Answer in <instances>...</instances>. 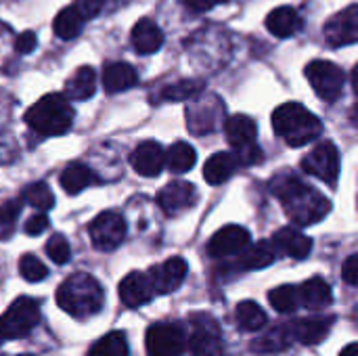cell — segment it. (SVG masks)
<instances>
[{"instance_id": "cell-10", "label": "cell", "mask_w": 358, "mask_h": 356, "mask_svg": "<svg viewBox=\"0 0 358 356\" xmlns=\"http://www.w3.org/2000/svg\"><path fill=\"white\" fill-rule=\"evenodd\" d=\"M90 239L92 245L101 252H111L120 248L126 239V220L117 212H101L90 222Z\"/></svg>"}, {"instance_id": "cell-34", "label": "cell", "mask_w": 358, "mask_h": 356, "mask_svg": "<svg viewBox=\"0 0 358 356\" xmlns=\"http://www.w3.org/2000/svg\"><path fill=\"white\" fill-rule=\"evenodd\" d=\"M203 90V80H178L162 90V99L168 101H191Z\"/></svg>"}, {"instance_id": "cell-31", "label": "cell", "mask_w": 358, "mask_h": 356, "mask_svg": "<svg viewBox=\"0 0 358 356\" xmlns=\"http://www.w3.org/2000/svg\"><path fill=\"white\" fill-rule=\"evenodd\" d=\"M237 323L245 332H260L266 325V313L252 300H245L237 306Z\"/></svg>"}, {"instance_id": "cell-30", "label": "cell", "mask_w": 358, "mask_h": 356, "mask_svg": "<svg viewBox=\"0 0 358 356\" xmlns=\"http://www.w3.org/2000/svg\"><path fill=\"white\" fill-rule=\"evenodd\" d=\"M195 162H197V153H195V149L189 145V143H174L172 147H170V151L166 153V164L170 166V170L172 172H176V174H185V172H189L193 166H195Z\"/></svg>"}, {"instance_id": "cell-44", "label": "cell", "mask_w": 358, "mask_h": 356, "mask_svg": "<svg viewBox=\"0 0 358 356\" xmlns=\"http://www.w3.org/2000/svg\"><path fill=\"white\" fill-rule=\"evenodd\" d=\"M340 356H358V348H357V344L352 342V344H348L344 350H342V355Z\"/></svg>"}, {"instance_id": "cell-3", "label": "cell", "mask_w": 358, "mask_h": 356, "mask_svg": "<svg viewBox=\"0 0 358 356\" xmlns=\"http://www.w3.org/2000/svg\"><path fill=\"white\" fill-rule=\"evenodd\" d=\"M273 128L289 147L308 145L323 132L319 118L300 103H283L277 107L273 111Z\"/></svg>"}, {"instance_id": "cell-43", "label": "cell", "mask_w": 358, "mask_h": 356, "mask_svg": "<svg viewBox=\"0 0 358 356\" xmlns=\"http://www.w3.org/2000/svg\"><path fill=\"white\" fill-rule=\"evenodd\" d=\"M182 2L193 13H206V10H210V8H214V6H218L222 2H229V0H182Z\"/></svg>"}, {"instance_id": "cell-33", "label": "cell", "mask_w": 358, "mask_h": 356, "mask_svg": "<svg viewBox=\"0 0 358 356\" xmlns=\"http://www.w3.org/2000/svg\"><path fill=\"white\" fill-rule=\"evenodd\" d=\"M268 302L275 311L287 315V313H296L300 306V298H298V287L296 285H281L277 290H273L268 294Z\"/></svg>"}, {"instance_id": "cell-20", "label": "cell", "mask_w": 358, "mask_h": 356, "mask_svg": "<svg viewBox=\"0 0 358 356\" xmlns=\"http://www.w3.org/2000/svg\"><path fill=\"white\" fill-rule=\"evenodd\" d=\"M164 44V31L162 27L151 19H141L132 29V46L141 55L157 52Z\"/></svg>"}, {"instance_id": "cell-6", "label": "cell", "mask_w": 358, "mask_h": 356, "mask_svg": "<svg viewBox=\"0 0 358 356\" xmlns=\"http://www.w3.org/2000/svg\"><path fill=\"white\" fill-rule=\"evenodd\" d=\"M40 321V306L31 298H17L6 313L0 317V338L2 340H19L27 336Z\"/></svg>"}, {"instance_id": "cell-5", "label": "cell", "mask_w": 358, "mask_h": 356, "mask_svg": "<svg viewBox=\"0 0 358 356\" xmlns=\"http://www.w3.org/2000/svg\"><path fill=\"white\" fill-rule=\"evenodd\" d=\"M224 132H227V138H229V145L237 151L235 157L239 164H256L260 162V147L256 145V124L252 118L248 115H241V113H235L227 120L224 124Z\"/></svg>"}, {"instance_id": "cell-40", "label": "cell", "mask_w": 358, "mask_h": 356, "mask_svg": "<svg viewBox=\"0 0 358 356\" xmlns=\"http://www.w3.org/2000/svg\"><path fill=\"white\" fill-rule=\"evenodd\" d=\"M46 229H48V216L44 212H38V214L29 216L27 222H25V233L27 235H40Z\"/></svg>"}, {"instance_id": "cell-21", "label": "cell", "mask_w": 358, "mask_h": 356, "mask_svg": "<svg viewBox=\"0 0 358 356\" xmlns=\"http://www.w3.org/2000/svg\"><path fill=\"white\" fill-rule=\"evenodd\" d=\"M334 325V319L331 317H315V319H300L292 325V334H294V340L306 344V346H315L319 342H323L329 334Z\"/></svg>"}, {"instance_id": "cell-18", "label": "cell", "mask_w": 358, "mask_h": 356, "mask_svg": "<svg viewBox=\"0 0 358 356\" xmlns=\"http://www.w3.org/2000/svg\"><path fill=\"white\" fill-rule=\"evenodd\" d=\"M273 245H275V250H281L283 254H287L296 260H304L313 252V239L292 227L279 229L273 237Z\"/></svg>"}, {"instance_id": "cell-4", "label": "cell", "mask_w": 358, "mask_h": 356, "mask_svg": "<svg viewBox=\"0 0 358 356\" xmlns=\"http://www.w3.org/2000/svg\"><path fill=\"white\" fill-rule=\"evenodd\" d=\"M25 124L40 136H59L73 126V109L65 94H46L25 111Z\"/></svg>"}, {"instance_id": "cell-32", "label": "cell", "mask_w": 358, "mask_h": 356, "mask_svg": "<svg viewBox=\"0 0 358 356\" xmlns=\"http://www.w3.org/2000/svg\"><path fill=\"white\" fill-rule=\"evenodd\" d=\"M88 356H128V338L122 332H111L90 348Z\"/></svg>"}, {"instance_id": "cell-41", "label": "cell", "mask_w": 358, "mask_h": 356, "mask_svg": "<svg viewBox=\"0 0 358 356\" xmlns=\"http://www.w3.org/2000/svg\"><path fill=\"white\" fill-rule=\"evenodd\" d=\"M36 44H38L36 34H34V31H23V34H19L17 40H15V50H17L19 55H29V52L36 48Z\"/></svg>"}, {"instance_id": "cell-16", "label": "cell", "mask_w": 358, "mask_h": 356, "mask_svg": "<svg viewBox=\"0 0 358 356\" xmlns=\"http://www.w3.org/2000/svg\"><path fill=\"white\" fill-rule=\"evenodd\" d=\"M153 296H155L153 283H151L149 275H145V273L134 271V273L126 275L120 283V300L128 308L145 306L153 300Z\"/></svg>"}, {"instance_id": "cell-13", "label": "cell", "mask_w": 358, "mask_h": 356, "mask_svg": "<svg viewBox=\"0 0 358 356\" xmlns=\"http://www.w3.org/2000/svg\"><path fill=\"white\" fill-rule=\"evenodd\" d=\"M252 243L250 231L239 225H229L214 233V237L208 243V252L214 258H224L233 254H241Z\"/></svg>"}, {"instance_id": "cell-39", "label": "cell", "mask_w": 358, "mask_h": 356, "mask_svg": "<svg viewBox=\"0 0 358 356\" xmlns=\"http://www.w3.org/2000/svg\"><path fill=\"white\" fill-rule=\"evenodd\" d=\"M103 6H105V0H76V4H73V8L80 13V17L84 21L96 17Z\"/></svg>"}, {"instance_id": "cell-23", "label": "cell", "mask_w": 358, "mask_h": 356, "mask_svg": "<svg viewBox=\"0 0 358 356\" xmlns=\"http://www.w3.org/2000/svg\"><path fill=\"white\" fill-rule=\"evenodd\" d=\"M136 71L132 65L128 63H109L103 71V86L109 94H117V92H124L128 88H132L136 84Z\"/></svg>"}, {"instance_id": "cell-14", "label": "cell", "mask_w": 358, "mask_h": 356, "mask_svg": "<svg viewBox=\"0 0 358 356\" xmlns=\"http://www.w3.org/2000/svg\"><path fill=\"white\" fill-rule=\"evenodd\" d=\"M187 273H189L187 260L176 256V258H168L159 266H153L149 273V279L153 283L155 294H170L182 285Z\"/></svg>"}, {"instance_id": "cell-27", "label": "cell", "mask_w": 358, "mask_h": 356, "mask_svg": "<svg viewBox=\"0 0 358 356\" xmlns=\"http://www.w3.org/2000/svg\"><path fill=\"white\" fill-rule=\"evenodd\" d=\"M277 258V250L273 245V241H260L256 245H248L241 252V260L239 264L248 271H258V269H266L275 262Z\"/></svg>"}, {"instance_id": "cell-12", "label": "cell", "mask_w": 358, "mask_h": 356, "mask_svg": "<svg viewBox=\"0 0 358 356\" xmlns=\"http://www.w3.org/2000/svg\"><path fill=\"white\" fill-rule=\"evenodd\" d=\"M323 34L327 38V42L331 46H346V44H355L358 38V6L350 4L348 8H344L342 13L334 15L325 27Z\"/></svg>"}, {"instance_id": "cell-45", "label": "cell", "mask_w": 358, "mask_h": 356, "mask_svg": "<svg viewBox=\"0 0 358 356\" xmlns=\"http://www.w3.org/2000/svg\"><path fill=\"white\" fill-rule=\"evenodd\" d=\"M19 356H34V355H19Z\"/></svg>"}, {"instance_id": "cell-19", "label": "cell", "mask_w": 358, "mask_h": 356, "mask_svg": "<svg viewBox=\"0 0 358 356\" xmlns=\"http://www.w3.org/2000/svg\"><path fill=\"white\" fill-rule=\"evenodd\" d=\"M266 29L271 34H275L277 38H292L302 29V17L292 6H279L268 13Z\"/></svg>"}, {"instance_id": "cell-37", "label": "cell", "mask_w": 358, "mask_h": 356, "mask_svg": "<svg viewBox=\"0 0 358 356\" xmlns=\"http://www.w3.org/2000/svg\"><path fill=\"white\" fill-rule=\"evenodd\" d=\"M19 273L25 281L29 283H38L42 279H46L48 269L44 266V262H40V258H36L34 254H25L19 260Z\"/></svg>"}, {"instance_id": "cell-29", "label": "cell", "mask_w": 358, "mask_h": 356, "mask_svg": "<svg viewBox=\"0 0 358 356\" xmlns=\"http://www.w3.org/2000/svg\"><path fill=\"white\" fill-rule=\"evenodd\" d=\"M84 27V19L80 17V13L73 6H65L63 10H59V15L52 21V29L59 38L63 40H71L76 38Z\"/></svg>"}, {"instance_id": "cell-2", "label": "cell", "mask_w": 358, "mask_h": 356, "mask_svg": "<svg viewBox=\"0 0 358 356\" xmlns=\"http://www.w3.org/2000/svg\"><path fill=\"white\" fill-rule=\"evenodd\" d=\"M105 294L101 283L86 273H76L67 277L57 290V304L61 311L76 319H86L103 308Z\"/></svg>"}, {"instance_id": "cell-25", "label": "cell", "mask_w": 358, "mask_h": 356, "mask_svg": "<svg viewBox=\"0 0 358 356\" xmlns=\"http://www.w3.org/2000/svg\"><path fill=\"white\" fill-rule=\"evenodd\" d=\"M96 90V73L92 67L82 65L67 82H65V97L71 101L90 99Z\"/></svg>"}, {"instance_id": "cell-17", "label": "cell", "mask_w": 358, "mask_h": 356, "mask_svg": "<svg viewBox=\"0 0 358 356\" xmlns=\"http://www.w3.org/2000/svg\"><path fill=\"white\" fill-rule=\"evenodd\" d=\"M130 162H132V168L136 170V174L147 176V178H153L166 166V151H164V147L159 143L145 141V143H141L134 149Z\"/></svg>"}, {"instance_id": "cell-38", "label": "cell", "mask_w": 358, "mask_h": 356, "mask_svg": "<svg viewBox=\"0 0 358 356\" xmlns=\"http://www.w3.org/2000/svg\"><path fill=\"white\" fill-rule=\"evenodd\" d=\"M46 254L52 262L57 264H67L69 258H71V250H69V243L63 235H52L46 243Z\"/></svg>"}, {"instance_id": "cell-1", "label": "cell", "mask_w": 358, "mask_h": 356, "mask_svg": "<svg viewBox=\"0 0 358 356\" xmlns=\"http://www.w3.org/2000/svg\"><path fill=\"white\" fill-rule=\"evenodd\" d=\"M271 191L283 204L285 214L300 227L317 225L331 212V201L296 176L283 174L275 178Z\"/></svg>"}, {"instance_id": "cell-8", "label": "cell", "mask_w": 358, "mask_h": 356, "mask_svg": "<svg viewBox=\"0 0 358 356\" xmlns=\"http://www.w3.org/2000/svg\"><path fill=\"white\" fill-rule=\"evenodd\" d=\"M191 323H193V336L187 342V348L191 350V355L224 356V342L220 336V327L212 317L197 313L193 315Z\"/></svg>"}, {"instance_id": "cell-11", "label": "cell", "mask_w": 358, "mask_h": 356, "mask_svg": "<svg viewBox=\"0 0 358 356\" xmlns=\"http://www.w3.org/2000/svg\"><path fill=\"white\" fill-rule=\"evenodd\" d=\"M302 170L321 178L327 185L338 183L340 174V153L331 141L319 143L304 159H302Z\"/></svg>"}, {"instance_id": "cell-7", "label": "cell", "mask_w": 358, "mask_h": 356, "mask_svg": "<svg viewBox=\"0 0 358 356\" xmlns=\"http://www.w3.org/2000/svg\"><path fill=\"white\" fill-rule=\"evenodd\" d=\"M308 82L313 84L315 92L327 101V103H336L342 92H344V84H346V73L340 65L331 63V61H310L304 69Z\"/></svg>"}, {"instance_id": "cell-46", "label": "cell", "mask_w": 358, "mask_h": 356, "mask_svg": "<svg viewBox=\"0 0 358 356\" xmlns=\"http://www.w3.org/2000/svg\"><path fill=\"white\" fill-rule=\"evenodd\" d=\"M0 340H2V338H0Z\"/></svg>"}, {"instance_id": "cell-9", "label": "cell", "mask_w": 358, "mask_h": 356, "mask_svg": "<svg viewBox=\"0 0 358 356\" xmlns=\"http://www.w3.org/2000/svg\"><path fill=\"white\" fill-rule=\"evenodd\" d=\"M147 355L149 356H182L187 350V338L176 323H155L147 329Z\"/></svg>"}, {"instance_id": "cell-42", "label": "cell", "mask_w": 358, "mask_h": 356, "mask_svg": "<svg viewBox=\"0 0 358 356\" xmlns=\"http://www.w3.org/2000/svg\"><path fill=\"white\" fill-rule=\"evenodd\" d=\"M342 277H344V281H346L348 285H357L358 283V256L357 254L348 256V260L344 262V266H342Z\"/></svg>"}, {"instance_id": "cell-24", "label": "cell", "mask_w": 358, "mask_h": 356, "mask_svg": "<svg viewBox=\"0 0 358 356\" xmlns=\"http://www.w3.org/2000/svg\"><path fill=\"white\" fill-rule=\"evenodd\" d=\"M237 166H239V162L233 153H224V151L214 153L203 166V178L210 185H222L224 180H229L235 174Z\"/></svg>"}, {"instance_id": "cell-26", "label": "cell", "mask_w": 358, "mask_h": 356, "mask_svg": "<svg viewBox=\"0 0 358 356\" xmlns=\"http://www.w3.org/2000/svg\"><path fill=\"white\" fill-rule=\"evenodd\" d=\"M94 183H96L94 172H92L88 166L80 164V162L69 164V166L63 170V174H61V187H63L65 193H69V195H78V193H82L84 189H88V187L94 185Z\"/></svg>"}, {"instance_id": "cell-28", "label": "cell", "mask_w": 358, "mask_h": 356, "mask_svg": "<svg viewBox=\"0 0 358 356\" xmlns=\"http://www.w3.org/2000/svg\"><path fill=\"white\" fill-rule=\"evenodd\" d=\"M294 340V334H292V325H279L275 329H268L266 334H262L254 344L252 348L256 353H266V355H273V353H281L285 350Z\"/></svg>"}, {"instance_id": "cell-22", "label": "cell", "mask_w": 358, "mask_h": 356, "mask_svg": "<svg viewBox=\"0 0 358 356\" xmlns=\"http://www.w3.org/2000/svg\"><path fill=\"white\" fill-rule=\"evenodd\" d=\"M331 285L319 277L308 279L306 283H302L298 287V298H300V306H306L310 311H319L331 304Z\"/></svg>"}, {"instance_id": "cell-36", "label": "cell", "mask_w": 358, "mask_h": 356, "mask_svg": "<svg viewBox=\"0 0 358 356\" xmlns=\"http://www.w3.org/2000/svg\"><path fill=\"white\" fill-rule=\"evenodd\" d=\"M19 214H21V204L17 199L4 201L0 206V241L8 239L13 235L17 220H19Z\"/></svg>"}, {"instance_id": "cell-35", "label": "cell", "mask_w": 358, "mask_h": 356, "mask_svg": "<svg viewBox=\"0 0 358 356\" xmlns=\"http://www.w3.org/2000/svg\"><path fill=\"white\" fill-rule=\"evenodd\" d=\"M21 197H23L25 204H29L31 208H36V210H40V212H46V210H50V208L55 206V195H52V191L48 189V185H44V183H34V185H29V187L21 193Z\"/></svg>"}, {"instance_id": "cell-15", "label": "cell", "mask_w": 358, "mask_h": 356, "mask_svg": "<svg viewBox=\"0 0 358 356\" xmlns=\"http://www.w3.org/2000/svg\"><path fill=\"white\" fill-rule=\"evenodd\" d=\"M195 199H197L195 185L185 183V180L168 183L157 195V204L168 216H174V214H180V212L189 210L195 204Z\"/></svg>"}]
</instances>
